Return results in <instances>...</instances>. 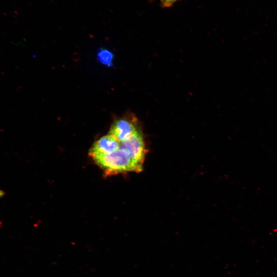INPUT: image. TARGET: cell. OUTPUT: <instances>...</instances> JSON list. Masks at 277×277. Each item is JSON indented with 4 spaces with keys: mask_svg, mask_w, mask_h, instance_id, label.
I'll list each match as a JSON object with an SVG mask.
<instances>
[{
    "mask_svg": "<svg viewBox=\"0 0 277 277\" xmlns=\"http://www.w3.org/2000/svg\"><path fill=\"white\" fill-rule=\"evenodd\" d=\"M92 158L108 176L127 172H138L142 170V167L131 159L129 154L120 148L112 153Z\"/></svg>",
    "mask_w": 277,
    "mask_h": 277,
    "instance_id": "1",
    "label": "cell"
},
{
    "mask_svg": "<svg viewBox=\"0 0 277 277\" xmlns=\"http://www.w3.org/2000/svg\"><path fill=\"white\" fill-rule=\"evenodd\" d=\"M120 148L126 151L138 166L143 167L146 149L141 130L130 137L121 141Z\"/></svg>",
    "mask_w": 277,
    "mask_h": 277,
    "instance_id": "2",
    "label": "cell"
},
{
    "mask_svg": "<svg viewBox=\"0 0 277 277\" xmlns=\"http://www.w3.org/2000/svg\"><path fill=\"white\" fill-rule=\"evenodd\" d=\"M137 121L123 117L115 121L111 125L109 134L120 142L124 141L140 131Z\"/></svg>",
    "mask_w": 277,
    "mask_h": 277,
    "instance_id": "3",
    "label": "cell"
},
{
    "mask_svg": "<svg viewBox=\"0 0 277 277\" xmlns=\"http://www.w3.org/2000/svg\"><path fill=\"white\" fill-rule=\"evenodd\" d=\"M120 142L111 134L103 136L97 140L90 149L89 155L92 157L96 155L112 153L120 148Z\"/></svg>",
    "mask_w": 277,
    "mask_h": 277,
    "instance_id": "4",
    "label": "cell"
},
{
    "mask_svg": "<svg viewBox=\"0 0 277 277\" xmlns=\"http://www.w3.org/2000/svg\"><path fill=\"white\" fill-rule=\"evenodd\" d=\"M178 1L179 0H160L162 7L164 8L170 7Z\"/></svg>",
    "mask_w": 277,
    "mask_h": 277,
    "instance_id": "5",
    "label": "cell"
}]
</instances>
